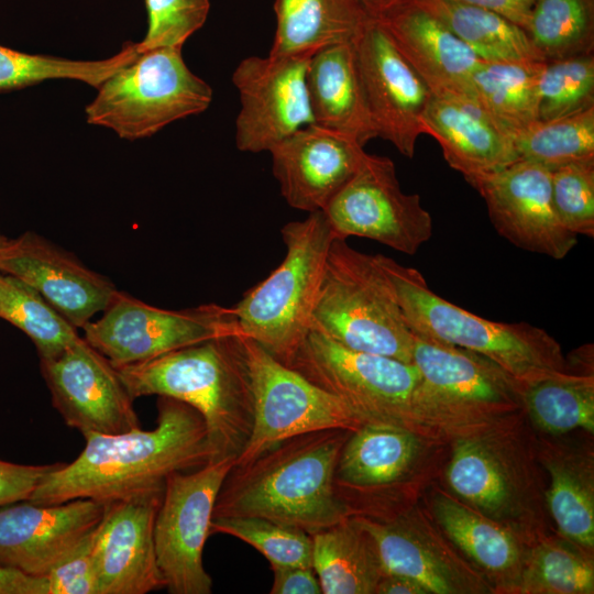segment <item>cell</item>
Masks as SVG:
<instances>
[{
	"label": "cell",
	"mask_w": 594,
	"mask_h": 594,
	"mask_svg": "<svg viewBox=\"0 0 594 594\" xmlns=\"http://www.w3.org/2000/svg\"><path fill=\"white\" fill-rule=\"evenodd\" d=\"M157 397L155 428L84 436L80 454L48 473L28 501L51 505L89 498L108 504L163 491L173 473L207 464L210 450L201 415L180 400Z\"/></svg>",
	"instance_id": "cell-1"
},
{
	"label": "cell",
	"mask_w": 594,
	"mask_h": 594,
	"mask_svg": "<svg viewBox=\"0 0 594 594\" xmlns=\"http://www.w3.org/2000/svg\"><path fill=\"white\" fill-rule=\"evenodd\" d=\"M350 433L346 429L300 433L233 465L218 492L212 518L263 517L312 535L351 517L333 484Z\"/></svg>",
	"instance_id": "cell-2"
},
{
	"label": "cell",
	"mask_w": 594,
	"mask_h": 594,
	"mask_svg": "<svg viewBox=\"0 0 594 594\" xmlns=\"http://www.w3.org/2000/svg\"><path fill=\"white\" fill-rule=\"evenodd\" d=\"M116 370L133 400L167 396L196 409L207 428L209 462L237 461L244 450L254 398L240 330Z\"/></svg>",
	"instance_id": "cell-3"
},
{
	"label": "cell",
	"mask_w": 594,
	"mask_h": 594,
	"mask_svg": "<svg viewBox=\"0 0 594 594\" xmlns=\"http://www.w3.org/2000/svg\"><path fill=\"white\" fill-rule=\"evenodd\" d=\"M410 330L424 338L475 352L506 371L525 388L565 373L559 343L527 322L487 320L435 294L416 268L377 254Z\"/></svg>",
	"instance_id": "cell-4"
},
{
	"label": "cell",
	"mask_w": 594,
	"mask_h": 594,
	"mask_svg": "<svg viewBox=\"0 0 594 594\" xmlns=\"http://www.w3.org/2000/svg\"><path fill=\"white\" fill-rule=\"evenodd\" d=\"M311 329L349 350L411 362L414 334L377 254L344 238L329 246Z\"/></svg>",
	"instance_id": "cell-5"
},
{
	"label": "cell",
	"mask_w": 594,
	"mask_h": 594,
	"mask_svg": "<svg viewBox=\"0 0 594 594\" xmlns=\"http://www.w3.org/2000/svg\"><path fill=\"white\" fill-rule=\"evenodd\" d=\"M286 254L233 307L240 332L283 364L311 330L326 257L336 237L322 211L282 230Z\"/></svg>",
	"instance_id": "cell-6"
},
{
	"label": "cell",
	"mask_w": 594,
	"mask_h": 594,
	"mask_svg": "<svg viewBox=\"0 0 594 594\" xmlns=\"http://www.w3.org/2000/svg\"><path fill=\"white\" fill-rule=\"evenodd\" d=\"M86 106L89 124L113 130L120 138H148L169 123L206 111L212 88L186 65L180 47L139 53L97 88Z\"/></svg>",
	"instance_id": "cell-7"
},
{
	"label": "cell",
	"mask_w": 594,
	"mask_h": 594,
	"mask_svg": "<svg viewBox=\"0 0 594 594\" xmlns=\"http://www.w3.org/2000/svg\"><path fill=\"white\" fill-rule=\"evenodd\" d=\"M288 367L338 397L364 424L420 426L415 396L420 375L413 362L349 350L311 329Z\"/></svg>",
	"instance_id": "cell-8"
},
{
	"label": "cell",
	"mask_w": 594,
	"mask_h": 594,
	"mask_svg": "<svg viewBox=\"0 0 594 594\" xmlns=\"http://www.w3.org/2000/svg\"><path fill=\"white\" fill-rule=\"evenodd\" d=\"M419 371L415 407L420 422L449 428L494 420L524 406L525 387L491 360L414 333Z\"/></svg>",
	"instance_id": "cell-9"
},
{
	"label": "cell",
	"mask_w": 594,
	"mask_h": 594,
	"mask_svg": "<svg viewBox=\"0 0 594 594\" xmlns=\"http://www.w3.org/2000/svg\"><path fill=\"white\" fill-rule=\"evenodd\" d=\"M84 339L114 366L145 362L239 330L233 307L205 304L161 309L118 290Z\"/></svg>",
	"instance_id": "cell-10"
},
{
	"label": "cell",
	"mask_w": 594,
	"mask_h": 594,
	"mask_svg": "<svg viewBox=\"0 0 594 594\" xmlns=\"http://www.w3.org/2000/svg\"><path fill=\"white\" fill-rule=\"evenodd\" d=\"M251 375L254 420L250 439L234 465L244 464L274 444L309 431L346 429L364 421L342 400L283 364L243 336Z\"/></svg>",
	"instance_id": "cell-11"
},
{
	"label": "cell",
	"mask_w": 594,
	"mask_h": 594,
	"mask_svg": "<svg viewBox=\"0 0 594 594\" xmlns=\"http://www.w3.org/2000/svg\"><path fill=\"white\" fill-rule=\"evenodd\" d=\"M234 460L226 459L165 482L154 524L157 564L170 594H210L212 579L204 568L202 551L209 535L218 492Z\"/></svg>",
	"instance_id": "cell-12"
},
{
	"label": "cell",
	"mask_w": 594,
	"mask_h": 594,
	"mask_svg": "<svg viewBox=\"0 0 594 594\" xmlns=\"http://www.w3.org/2000/svg\"><path fill=\"white\" fill-rule=\"evenodd\" d=\"M322 212L336 237L371 239L408 255L433 231L419 195L402 190L394 162L369 153Z\"/></svg>",
	"instance_id": "cell-13"
},
{
	"label": "cell",
	"mask_w": 594,
	"mask_h": 594,
	"mask_svg": "<svg viewBox=\"0 0 594 594\" xmlns=\"http://www.w3.org/2000/svg\"><path fill=\"white\" fill-rule=\"evenodd\" d=\"M310 56H249L235 67L239 91L235 145L241 152H270L297 130L312 124L306 72Z\"/></svg>",
	"instance_id": "cell-14"
},
{
	"label": "cell",
	"mask_w": 594,
	"mask_h": 594,
	"mask_svg": "<svg viewBox=\"0 0 594 594\" xmlns=\"http://www.w3.org/2000/svg\"><path fill=\"white\" fill-rule=\"evenodd\" d=\"M356 66L377 138L414 157L430 89L396 48L375 18L353 40Z\"/></svg>",
	"instance_id": "cell-15"
},
{
	"label": "cell",
	"mask_w": 594,
	"mask_h": 594,
	"mask_svg": "<svg viewBox=\"0 0 594 594\" xmlns=\"http://www.w3.org/2000/svg\"><path fill=\"white\" fill-rule=\"evenodd\" d=\"M54 408L82 436L141 428L133 399L116 367L79 337L61 354L40 360Z\"/></svg>",
	"instance_id": "cell-16"
},
{
	"label": "cell",
	"mask_w": 594,
	"mask_h": 594,
	"mask_svg": "<svg viewBox=\"0 0 594 594\" xmlns=\"http://www.w3.org/2000/svg\"><path fill=\"white\" fill-rule=\"evenodd\" d=\"M484 199L496 231L522 250L564 258L578 235L559 220L551 199V170L525 160L468 178Z\"/></svg>",
	"instance_id": "cell-17"
},
{
	"label": "cell",
	"mask_w": 594,
	"mask_h": 594,
	"mask_svg": "<svg viewBox=\"0 0 594 594\" xmlns=\"http://www.w3.org/2000/svg\"><path fill=\"white\" fill-rule=\"evenodd\" d=\"M419 452L416 432L393 425L364 424L351 431L334 470L333 484L351 516L393 517V491L408 477Z\"/></svg>",
	"instance_id": "cell-18"
},
{
	"label": "cell",
	"mask_w": 594,
	"mask_h": 594,
	"mask_svg": "<svg viewBox=\"0 0 594 594\" xmlns=\"http://www.w3.org/2000/svg\"><path fill=\"white\" fill-rule=\"evenodd\" d=\"M0 272L33 287L77 329L102 312L118 292L108 277L32 231L7 238L0 249Z\"/></svg>",
	"instance_id": "cell-19"
},
{
	"label": "cell",
	"mask_w": 594,
	"mask_h": 594,
	"mask_svg": "<svg viewBox=\"0 0 594 594\" xmlns=\"http://www.w3.org/2000/svg\"><path fill=\"white\" fill-rule=\"evenodd\" d=\"M106 506L89 498L0 506V565L45 578L99 525Z\"/></svg>",
	"instance_id": "cell-20"
},
{
	"label": "cell",
	"mask_w": 594,
	"mask_h": 594,
	"mask_svg": "<svg viewBox=\"0 0 594 594\" xmlns=\"http://www.w3.org/2000/svg\"><path fill=\"white\" fill-rule=\"evenodd\" d=\"M163 491L108 503L96 528L98 594H146L165 588L154 542Z\"/></svg>",
	"instance_id": "cell-21"
},
{
	"label": "cell",
	"mask_w": 594,
	"mask_h": 594,
	"mask_svg": "<svg viewBox=\"0 0 594 594\" xmlns=\"http://www.w3.org/2000/svg\"><path fill=\"white\" fill-rule=\"evenodd\" d=\"M268 153L285 201L310 213L327 207L354 175L366 152L353 139L309 124Z\"/></svg>",
	"instance_id": "cell-22"
},
{
	"label": "cell",
	"mask_w": 594,
	"mask_h": 594,
	"mask_svg": "<svg viewBox=\"0 0 594 594\" xmlns=\"http://www.w3.org/2000/svg\"><path fill=\"white\" fill-rule=\"evenodd\" d=\"M375 19L432 95L473 99L471 77L483 61L436 16L400 0Z\"/></svg>",
	"instance_id": "cell-23"
},
{
	"label": "cell",
	"mask_w": 594,
	"mask_h": 594,
	"mask_svg": "<svg viewBox=\"0 0 594 594\" xmlns=\"http://www.w3.org/2000/svg\"><path fill=\"white\" fill-rule=\"evenodd\" d=\"M422 131L438 142L449 166L465 180L519 160L513 138L475 100L464 96L432 95Z\"/></svg>",
	"instance_id": "cell-24"
},
{
	"label": "cell",
	"mask_w": 594,
	"mask_h": 594,
	"mask_svg": "<svg viewBox=\"0 0 594 594\" xmlns=\"http://www.w3.org/2000/svg\"><path fill=\"white\" fill-rule=\"evenodd\" d=\"M312 124L340 133L364 146L377 138L358 66L353 41L314 53L306 72Z\"/></svg>",
	"instance_id": "cell-25"
},
{
	"label": "cell",
	"mask_w": 594,
	"mask_h": 594,
	"mask_svg": "<svg viewBox=\"0 0 594 594\" xmlns=\"http://www.w3.org/2000/svg\"><path fill=\"white\" fill-rule=\"evenodd\" d=\"M352 517L369 535L384 574L408 578L427 593L452 594L464 590L451 562L420 537L410 518Z\"/></svg>",
	"instance_id": "cell-26"
},
{
	"label": "cell",
	"mask_w": 594,
	"mask_h": 594,
	"mask_svg": "<svg viewBox=\"0 0 594 594\" xmlns=\"http://www.w3.org/2000/svg\"><path fill=\"white\" fill-rule=\"evenodd\" d=\"M276 31L270 56H311L352 42L367 13L356 0H275Z\"/></svg>",
	"instance_id": "cell-27"
},
{
	"label": "cell",
	"mask_w": 594,
	"mask_h": 594,
	"mask_svg": "<svg viewBox=\"0 0 594 594\" xmlns=\"http://www.w3.org/2000/svg\"><path fill=\"white\" fill-rule=\"evenodd\" d=\"M311 538L312 569L323 594L375 593L384 572L369 535L352 516Z\"/></svg>",
	"instance_id": "cell-28"
},
{
	"label": "cell",
	"mask_w": 594,
	"mask_h": 594,
	"mask_svg": "<svg viewBox=\"0 0 594 594\" xmlns=\"http://www.w3.org/2000/svg\"><path fill=\"white\" fill-rule=\"evenodd\" d=\"M483 62H543L526 31L503 15L454 0H411Z\"/></svg>",
	"instance_id": "cell-29"
},
{
	"label": "cell",
	"mask_w": 594,
	"mask_h": 594,
	"mask_svg": "<svg viewBox=\"0 0 594 594\" xmlns=\"http://www.w3.org/2000/svg\"><path fill=\"white\" fill-rule=\"evenodd\" d=\"M543 62H482L471 77L473 99L513 138L538 120Z\"/></svg>",
	"instance_id": "cell-30"
},
{
	"label": "cell",
	"mask_w": 594,
	"mask_h": 594,
	"mask_svg": "<svg viewBox=\"0 0 594 594\" xmlns=\"http://www.w3.org/2000/svg\"><path fill=\"white\" fill-rule=\"evenodd\" d=\"M448 481L460 497L497 522L517 510L514 479L506 463L483 440L466 438L457 443Z\"/></svg>",
	"instance_id": "cell-31"
},
{
	"label": "cell",
	"mask_w": 594,
	"mask_h": 594,
	"mask_svg": "<svg viewBox=\"0 0 594 594\" xmlns=\"http://www.w3.org/2000/svg\"><path fill=\"white\" fill-rule=\"evenodd\" d=\"M433 509L449 538L481 568L496 576H517L520 548L507 528L446 495L436 498Z\"/></svg>",
	"instance_id": "cell-32"
},
{
	"label": "cell",
	"mask_w": 594,
	"mask_h": 594,
	"mask_svg": "<svg viewBox=\"0 0 594 594\" xmlns=\"http://www.w3.org/2000/svg\"><path fill=\"white\" fill-rule=\"evenodd\" d=\"M550 474L548 505L560 532L584 549L594 546L592 459L572 454L544 457Z\"/></svg>",
	"instance_id": "cell-33"
},
{
	"label": "cell",
	"mask_w": 594,
	"mask_h": 594,
	"mask_svg": "<svg viewBox=\"0 0 594 594\" xmlns=\"http://www.w3.org/2000/svg\"><path fill=\"white\" fill-rule=\"evenodd\" d=\"M0 318L24 332L40 360L61 354L80 336L37 290L18 277L0 272Z\"/></svg>",
	"instance_id": "cell-34"
},
{
	"label": "cell",
	"mask_w": 594,
	"mask_h": 594,
	"mask_svg": "<svg viewBox=\"0 0 594 594\" xmlns=\"http://www.w3.org/2000/svg\"><path fill=\"white\" fill-rule=\"evenodd\" d=\"M525 31L544 61L593 54L594 0H536Z\"/></svg>",
	"instance_id": "cell-35"
},
{
	"label": "cell",
	"mask_w": 594,
	"mask_h": 594,
	"mask_svg": "<svg viewBox=\"0 0 594 594\" xmlns=\"http://www.w3.org/2000/svg\"><path fill=\"white\" fill-rule=\"evenodd\" d=\"M524 407L543 431L594 432V380L568 372L536 382L524 391Z\"/></svg>",
	"instance_id": "cell-36"
},
{
	"label": "cell",
	"mask_w": 594,
	"mask_h": 594,
	"mask_svg": "<svg viewBox=\"0 0 594 594\" xmlns=\"http://www.w3.org/2000/svg\"><path fill=\"white\" fill-rule=\"evenodd\" d=\"M513 142L519 160L549 170L594 161V107L549 121L537 120L513 135Z\"/></svg>",
	"instance_id": "cell-37"
},
{
	"label": "cell",
	"mask_w": 594,
	"mask_h": 594,
	"mask_svg": "<svg viewBox=\"0 0 594 594\" xmlns=\"http://www.w3.org/2000/svg\"><path fill=\"white\" fill-rule=\"evenodd\" d=\"M139 55L127 42L116 55L101 61H73L32 55L0 45V91L23 88L46 79H74L95 88Z\"/></svg>",
	"instance_id": "cell-38"
},
{
	"label": "cell",
	"mask_w": 594,
	"mask_h": 594,
	"mask_svg": "<svg viewBox=\"0 0 594 594\" xmlns=\"http://www.w3.org/2000/svg\"><path fill=\"white\" fill-rule=\"evenodd\" d=\"M235 537L261 552L273 566H312V538L307 531L255 516L211 518L209 535Z\"/></svg>",
	"instance_id": "cell-39"
},
{
	"label": "cell",
	"mask_w": 594,
	"mask_h": 594,
	"mask_svg": "<svg viewBox=\"0 0 594 594\" xmlns=\"http://www.w3.org/2000/svg\"><path fill=\"white\" fill-rule=\"evenodd\" d=\"M594 107V55L544 61L539 78L538 120L549 121Z\"/></svg>",
	"instance_id": "cell-40"
},
{
	"label": "cell",
	"mask_w": 594,
	"mask_h": 594,
	"mask_svg": "<svg viewBox=\"0 0 594 594\" xmlns=\"http://www.w3.org/2000/svg\"><path fill=\"white\" fill-rule=\"evenodd\" d=\"M518 579L525 593L591 594L594 590L590 560L558 542L536 548Z\"/></svg>",
	"instance_id": "cell-41"
},
{
	"label": "cell",
	"mask_w": 594,
	"mask_h": 594,
	"mask_svg": "<svg viewBox=\"0 0 594 594\" xmlns=\"http://www.w3.org/2000/svg\"><path fill=\"white\" fill-rule=\"evenodd\" d=\"M551 199L560 222L576 235L594 237V161L551 170Z\"/></svg>",
	"instance_id": "cell-42"
},
{
	"label": "cell",
	"mask_w": 594,
	"mask_h": 594,
	"mask_svg": "<svg viewBox=\"0 0 594 594\" xmlns=\"http://www.w3.org/2000/svg\"><path fill=\"white\" fill-rule=\"evenodd\" d=\"M147 31L136 43L139 53L160 47H180L205 24L209 0H144Z\"/></svg>",
	"instance_id": "cell-43"
},
{
	"label": "cell",
	"mask_w": 594,
	"mask_h": 594,
	"mask_svg": "<svg viewBox=\"0 0 594 594\" xmlns=\"http://www.w3.org/2000/svg\"><path fill=\"white\" fill-rule=\"evenodd\" d=\"M96 528L45 576L48 594H98L92 552Z\"/></svg>",
	"instance_id": "cell-44"
},
{
	"label": "cell",
	"mask_w": 594,
	"mask_h": 594,
	"mask_svg": "<svg viewBox=\"0 0 594 594\" xmlns=\"http://www.w3.org/2000/svg\"><path fill=\"white\" fill-rule=\"evenodd\" d=\"M59 464L25 465L0 460V506L28 501L42 480Z\"/></svg>",
	"instance_id": "cell-45"
},
{
	"label": "cell",
	"mask_w": 594,
	"mask_h": 594,
	"mask_svg": "<svg viewBox=\"0 0 594 594\" xmlns=\"http://www.w3.org/2000/svg\"><path fill=\"white\" fill-rule=\"evenodd\" d=\"M271 594H321L312 566H273Z\"/></svg>",
	"instance_id": "cell-46"
},
{
	"label": "cell",
	"mask_w": 594,
	"mask_h": 594,
	"mask_svg": "<svg viewBox=\"0 0 594 594\" xmlns=\"http://www.w3.org/2000/svg\"><path fill=\"white\" fill-rule=\"evenodd\" d=\"M496 12L524 30L536 0H454Z\"/></svg>",
	"instance_id": "cell-47"
},
{
	"label": "cell",
	"mask_w": 594,
	"mask_h": 594,
	"mask_svg": "<svg viewBox=\"0 0 594 594\" xmlns=\"http://www.w3.org/2000/svg\"><path fill=\"white\" fill-rule=\"evenodd\" d=\"M0 594H48L47 581L0 565Z\"/></svg>",
	"instance_id": "cell-48"
},
{
	"label": "cell",
	"mask_w": 594,
	"mask_h": 594,
	"mask_svg": "<svg viewBox=\"0 0 594 594\" xmlns=\"http://www.w3.org/2000/svg\"><path fill=\"white\" fill-rule=\"evenodd\" d=\"M375 593L377 594H427L417 582L399 575L384 574L380 580Z\"/></svg>",
	"instance_id": "cell-49"
},
{
	"label": "cell",
	"mask_w": 594,
	"mask_h": 594,
	"mask_svg": "<svg viewBox=\"0 0 594 594\" xmlns=\"http://www.w3.org/2000/svg\"><path fill=\"white\" fill-rule=\"evenodd\" d=\"M371 18H378L400 0H356Z\"/></svg>",
	"instance_id": "cell-50"
},
{
	"label": "cell",
	"mask_w": 594,
	"mask_h": 594,
	"mask_svg": "<svg viewBox=\"0 0 594 594\" xmlns=\"http://www.w3.org/2000/svg\"><path fill=\"white\" fill-rule=\"evenodd\" d=\"M7 240V238L0 233V249L2 246V244L4 243V241Z\"/></svg>",
	"instance_id": "cell-51"
}]
</instances>
